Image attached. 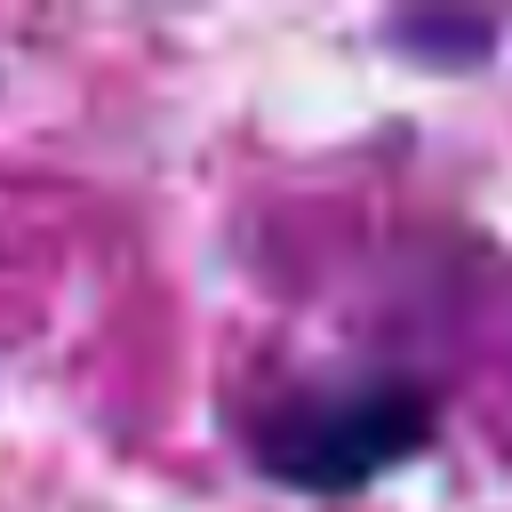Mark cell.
I'll list each match as a JSON object with an SVG mask.
<instances>
[{
  "label": "cell",
  "mask_w": 512,
  "mask_h": 512,
  "mask_svg": "<svg viewBox=\"0 0 512 512\" xmlns=\"http://www.w3.org/2000/svg\"><path fill=\"white\" fill-rule=\"evenodd\" d=\"M440 432V400L416 376H320L256 400L248 464L296 496H352L416 464Z\"/></svg>",
  "instance_id": "6da1fadb"
}]
</instances>
